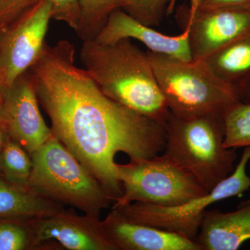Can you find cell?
<instances>
[{
  "label": "cell",
  "instance_id": "cell-1",
  "mask_svg": "<svg viewBox=\"0 0 250 250\" xmlns=\"http://www.w3.org/2000/svg\"><path fill=\"white\" fill-rule=\"evenodd\" d=\"M75 54L68 41L45 42L28 70L54 137L115 202L123 195L115 156L123 152L137 160L158 155L165 147V126L108 98L75 65Z\"/></svg>",
  "mask_w": 250,
  "mask_h": 250
},
{
  "label": "cell",
  "instance_id": "cell-2",
  "mask_svg": "<svg viewBox=\"0 0 250 250\" xmlns=\"http://www.w3.org/2000/svg\"><path fill=\"white\" fill-rule=\"evenodd\" d=\"M80 60L108 98L165 126L170 110L159 88L147 52L131 39L112 44L83 42Z\"/></svg>",
  "mask_w": 250,
  "mask_h": 250
},
{
  "label": "cell",
  "instance_id": "cell-3",
  "mask_svg": "<svg viewBox=\"0 0 250 250\" xmlns=\"http://www.w3.org/2000/svg\"><path fill=\"white\" fill-rule=\"evenodd\" d=\"M164 155L210 191L234 170L236 149L227 148L223 115L179 117L165 125Z\"/></svg>",
  "mask_w": 250,
  "mask_h": 250
},
{
  "label": "cell",
  "instance_id": "cell-4",
  "mask_svg": "<svg viewBox=\"0 0 250 250\" xmlns=\"http://www.w3.org/2000/svg\"><path fill=\"white\" fill-rule=\"evenodd\" d=\"M33 191L100 218L113 201L103 186L54 136L31 155Z\"/></svg>",
  "mask_w": 250,
  "mask_h": 250
},
{
  "label": "cell",
  "instance_id": "cell-5",
  "mask_svg": "<svg viewBox=\"0 0 250 250\" xmlns=\"http://www.w3.org/2000/svg\"><path fill=\"white\" fill-rule=\"evenodd\" d=\"M159 88L176 116L224 115L241 101L236 88L218 80L198 61L147 52Z\"/></svg>",
  "mask_w": 250,
  "mask_h": 250
},
{
  "label": "cell",
  "instance_id": "cell-6",
  "mask_svg": "<svg viewBox=\"0 0 250 250\" xmlns=\"http://www.w3.org/2000/svg\"><path fill=\"white\" fill-rule=\"evenodd\" d=\"M123 195L112 208L133 202L172 207L183 205L208 191L197 179L165 155L117 164Z\"/></svg>",
  "mask_w": 250,
  "mask_h": 250
},
{
  "label": "cell",
  "instance_id": "cell-7",
  "mask_svg": "<svg viewBox=\"0 0 250 250\" xmlns=\"http://www.w3.org/2000/svg\"><path fill=\"white\" fill-rule=\"evenodd\" d=\"M250 160V147H244L232 173L205 195L183 205L165 207L136 202L113 209L130 221L161 229L195 241L210 206L230 197L241 196L250 190V177L247 173Z\"/></svg>",
  "mask_w": 250,
  "mask_h": 250
},
{
  "label": "cell",
  "instance_id": "cell-8",
  "mask_svg": "<svg viewBox=\"0 0 250 250\" xmlns=\"http://www.w3.org/2000/svg\"><path fill=\"white\" fill-rule=\"evenodd\" d=\"M187 29L192 60L201 62L222 47L250 34V7L191 9L181 5L176 14Z\"/></svg>",
  "mask_w": 250,
  "mask_h": 250
},
{
  "label": "cell",
  "instance_id": "cell-9",
  "mask_svg": "<svg viewBox=\"0 0 250 250\" xmlns=\"http://www.w3.org/2000/svg\"><path fill=\"white\" fill-rule=\"evenodd\" d=\"M51 11L47 0H39L0 37V67L7 88L40 57L52 20Z\"/></svg>",
  "mask_w": 250,
  "mask_h": 250
},
{
  "label": "cell",
  "instance_id": "cell-10",
  "mask_svg": "<svg viewBox=\"0 0 250 250\" xmlns=\"http://www.w3.org/2000/svg\"><path fill=\"white\" fill-rule=\"evenodd\" d=\"M3 126L30 155L54 136L41 115L29 70L5 91Z\"/></svg>",
  "mask_w": 250,
  "mask_h": 250
},
{
  "label": "cell",
  "instance_id": "cell-11",
  "mask_svg": "<svg viewBox=\"0 0 250 250\" xmlns=\"http://www.w3.org/2000/svg\"><path fill=\"white\" fill-rule=\"evenodd\" d=\"M100 218L79 215L72 209L35 218L36 250L62 247L69 250H115L102 229Z\"/></svg>",
  "mask_w": 250,
  "mask_h": 250
},
{
  "label": "cell",
  "instance_id": "cell-12",
  "mask_svg": "<svg viewBox=\"0 0 250 250\" xmlns=\"http://www.w3.org/2000/svg\"><path fill=\"white\" fill-rule=\"evenodd\" d=\"M115 250H200L195 241L170 231L130 221L113 209L100 221Z\"/></svg>",
  "mask_w": 250,
  "mask_h": 250
},
{
  "label": "cell",
  "instance_id": "cell-13",
  "mask_svg": "<svg viewBox=\"0 0 250 250\" xmlns=\"http://www.w3.org/2000/svg\"><path fill=\"white\" fill-rule=\"evenodd\" d=\"M125 39L139 41L154 53L187 62L192 60L187 29H183L180 35H166L139 22L122 9H116L110 15L106 25L94 41L112 44Z\"/></svg>",
  "mask_w": 250,
  "mask_h": 250
},
{
  "label": "cell",
  "instance_id": "cell-14",
  "mask_svg": "<svg viewBox=\"0 0 250 250\" xmlns=\"http://www.w3.org/2000/svg\"><path fill=\"white\" fill-rule=\"evenodd\" d=\"M250 240V199L233 211L207 210L195 242L200 250H236Z\"/></svg>",
  "mask_w": 250,
  "mask_h": 250
},
{
  "label": "cell",
  "instance_id": "cell-15",
  "mask_svg": "<svg viewBox=\"0 0 250 250\" xmlns=\"http://www.w3.org/2000/svg\"><path fill=\"white\" fill-rule=\"evenodd\" d=\"M63 209L64 206L10 183L0 175V218H39Z\"/></svg>",
  "mask_w": 250,
  "mask_h": 250
},
{
  "label": "cell",
  "instance_id": "cell-16",
  "mask_svg": "<svg viewBox=\"0 0 250 250\" xmlns=\"http://www.w3.org/2000/svg\"><path fill=\"white\" fill-rule=\"evenodd\" d=\"M201 62L218 80L237 90L250 76V34L222 47Z\"/></svg>",
  "mask_w": 250,
  "mask_h": 250
},
{
  "label": "cell",
  "instance_id": "cell-17",
  "mask_svg": "<svg viewBox=\"0 0 250 250\" xmlns=\"http://www.w3.org/2000/svg\"><path fill=\"white\" fill-rule=\"evenodd\" d=\"M123 0H79L80 18L75 31L83 41H94L106 25L110 15L121 9Z\"/></svg>",
  "mask_w": 250,
  "mask_h": 250
},
{
  "label": "cell",
  "instance_id": "cell-18",
  "mask_svg": "<svg viewBox=\"0 0 250 250\" xmlns=\"http://www.w3.org/2000/svg\"><path fill=\"white\" fill-rule=\"evenodd\" d=\"M31 170L30 154L9 137L0 154V175L17 187L30 189L29 181Z\"/></svg>",
  "mask_w": 250,
  "mask_h": 250
},
{
  "label": "cell",
  "instance_id": "cell-19",
  "mask_svg": "<svg viewBox=\"0 0 250 250\" xmlns=\"http://www.w3.org/2000/svg\"><path fill=\"white\" fill-rule=\"evenodd\" d=\"M227 148L250 147V103L239 101L223 115Z\"/></svg>",
  "mask_w": 250,
  "mask_h": 250
},
{
  "label": "cell",
  "instance_id": "cell-20",
  "mask_svg": "<svg viewBox=\"0 0 250 250\" xmlns=\"http://www.w3.org/2000/svg\"><path fill=\"white\" fill-rule=\"evenodd\" d=\"M175 0H123L121 9L131 17L149 27L160 25L171 12Z\"/></svg>",
  "mask_w": 250,
  "mask_h": 250
},
{
  "label": "cell",
  "instance_id": "cell-21",
  "mask_svg": "<svg viewBox=\"0 0 250 250\" xmlns=\"http://www.w3.org/2000/svg\"><path fill=\"white\" fill-rule=\"evenodd\" d=\"M33 220L0 222V250H36Z\"/></svg>",
  "mask_w": 250,
  "mask_h": 250
},
{
  "label": "cell",
  "instance_id": "cell-22",
  "mask_svg": "<svg viewBox=\"0 0 250 250\" xmlns=\"http://www.w3.org/2000/svg\"><path fill=\"white\" fill-rule=\"evenodd\" d=\"M51 4V19L62 21L76 31L80 18L79 0H47Z\"/></svg>",
  "mask_w": 250,
  "mask_h": 250
},
{
  "label": "cell",
  "instance_id": "cell-23",
  "mask_svg": "<svg viewBox=\"0 0 250 250\" xmlns=\"http://www.w3.org/2000/svg\"><path fill=\"white\" fill-rule=\"evenodd\" d=\"M35 2L30 0H0V37Z\"/></svg>",
  "mask_w": 250,
  "mask_h": 250
},
{
  "label": "cell",
  "instance_id": "cell-24",
  "mask_svg": "<svg viewBox=\"0 0 250 250\" xmlns=\"http://www.w3.org/2000/svg\"><path fill=\"white\" fill-rule=\"evenodd\" d=\"M249 7H250V0H200L198 8L218 9V8Z\"/></svg>",
  "mask_w": 250,
  "mask_h": 250
},
{
  "label": "cell",
  "instance_id": "cell-25",
  "mask_svg": "<svg viewBox=\"0 0 250 250\" xmlns=\"http://www.w3.org/2000/svg\"><path fill=\"white\" fill-rule=\"evenodd\" d=\"M240 100L243 103H250V76L238 87Z\"/></svg>",
  "mask_w": 250,
  "mask_h": 250
},
{
  "label": "cell",
  "instance_id": "cell-26",
  "mask_svg": "<svg viewBox=\"0 0 250 250\" xmlns=\"http://www.w3.org/2000/svg\"><path fill=\"white\" fill-rule=\"evenodd\" d=\"M9 136L3 125H0V154L4 148Z\"/></svg>",
  "mask_w": 250,
  "mask_h": 250
},
{
  "label": "cell",
  "instance_id": "cell-27",
  "mask_svg": "<svg viewBox=\"0 0 250 250\" xmlns=\"http://www.w3.org/2000/svg\"><path fill=\"white\" fill-rule=\"evenodd\" d=\"M6 89H7V86L5 82L4 73L0 67V95H4Z\"/></svg>",
  "mask_w": 250,
  "mask_h": 250
},
{
  "label": "cell",
  "instance_id": "cell-28",
  "mask_svg": "<svg viewBox=\"0 0 250 250\" xmlns=\"http://www.w3.org/2000/svg\"><path fill=\"white\" fill-rule=\"evenodd\" d=\"M3 105H4V95H0V125H3Z\"/></svg>",
  "mask_w": 250,
  "mask_h": 250
},
{
  "label": "cell",
  "instance_id": "cell-29",
  "mask_svg": "<svg viewBox=\"0 0 250 250\" xmlns=\"http://www.w3.org/2000/svg\"><path fill=\"white\" fill-rule=\"evenodd\" d=\"M200 5V0H189L188 6L190 9H197Z\"/></svg>",
  "mask_w": 250,
  "mask_h": 250
},
{
  "label": "cell",
  "instance_id": "cell-30",
  "mask_svg": "<svg viewBox=\"0 0 250 250\" xmlns=\"http://www.w3.org/2000/svg\"><path fill=\"white\" fill-rule=\"evenodd\" d=\"M30 1H39V0H30Z\"/></svg>",
  "mask_w": 250,
  "mask_h": 250
}]
</instances>
